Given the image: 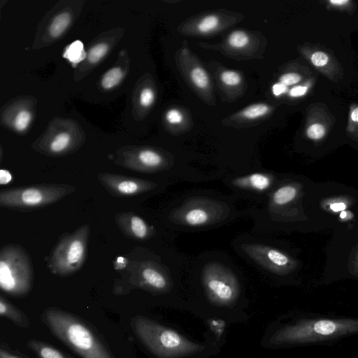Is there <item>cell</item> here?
<instances>
[{"label": "cell", "instance_id": "6da1fadb", "mask_svg": "<svg viewBox=\"0 0 358 358\" xmlns=\"http://www.w3.org/2000/svg\"><path fill=\"white\" fill-rule=\"evenodd\" d=\"M358 335V317L304 313L279 327L270 342L276 345L327 344Z\"/></svg>", "mask_w": 358, "mask_h": 358}, {"label": "cell", "instance_id": "7a4b0ae2", "mask_svg": "<svg viewBox=\"0 0 358 358\" xmlns=\"http://www.w3.org/2000/svg\"><path fill=\"white\" fill-rule=\"evenodd\" d=\"M41 320L55 338L81 358H115L97 331L82 318L49 307L43 310Z\"/></svg>", "mask_w": 358, "mask_h": 358}, {"label": "cell", "instance_id": "3957f363", "mask_svg": "<svg viewBox=\"0 0 358 358\" xmlns=\"http://www.w3.org/2000/svg\"><path fill=\"white\" fill-rule=\"evenodd\" d=\"M130 326L141 343L158 358H180L203 349V345L142 315L133 317Z\"/></svg>", "mask_w": 358, "mask_h": 358}, {"label": "cell", "instance_id": "277c9868", "mask_svg": "<svg viewBox=\"0 0 358 358\" xmlns=\"http://www.w3.org/2000/svg\"><path fill=\"white\" fill-rule=\"evenodd\" d=\"M336 187V193H323L320 187H310L309 206L310 216L315 221L330 222L337 231L358 226L357 193L343 192Z\"/></svg>", "mask_w": 358, "mask_h": 358}, {"label": "cell", "instance_id": "5b68a950", "mask_svg": "<svg viewBox=\"0 0 358 358\" xmlns=\"http://www.w3.org/2000/svg\"><path fill=\"white\" fill-rule=\"evenodd\" d=\"M34 272L30 255L17 243L3 245L0 250V287L13 297H24L33 288Z\"/></svg>", "mask_w": 358, "mask_h": 358}, {"label": "cell", "instance_id": "8992f818", "mask_svg": "<svg viewBox=\"0 0 358 358\" xmlns=\"http://www.w3.org/2000/svg\"><path fill=\"white\" fill-rule=\"evenodd\" d=\"M90 234V226L85 224L60 236L45 259L49 271L63 278L78 272L86 260Z\"/></svg>", "mask_w": 358, "mask_h": 358}, {"label": "cell", "instance_id": "52a82bcc", "mask_svg": "<svg viewBox=\"0 0 358 358\" xmlns=\"http://www.w3.org/2000/svg\"><path fill=\"white\" fill-rule=\"evenodd\" d=\"M76 192L73 186L63 183H41L0 190L2 208L27 212L52 205Z\"/></svg>", "mask_w": 358, "mask_h": 358}, {"label": "cell", "instance_id": "ba28073f", "mask_svg": "<svg viewBox=\"0 0 358 358\" xmlns=\"http://www.w3.org/2000/svg\"><path fill=\"white\" fill-rule=\"evenodd\" d=\"M203 280L208 296L215 303L227 305L237 298L238 282L233 273L224 266L210 264L205 268Z\"/></svg>", "mask_w": 358, "mask_h": 358}, {"label": "cell", "instance_id": "9c48e42d", "mask_svg": "<svg viewBox=\"0 0 358 358\" xmlns=\"http://www.w3.org/2000/svg\"><path fill=\"white\" fill-rule=\"evenodd\" d=\"M98 180L107 192L115 197H129L153 189L156 184L152 181L122 174L103 172Z\"/></svg>", "mask_w": 358, "mask_h": 358}, {"label": "cell", "instance_id": "30bf717a", "mask_svg": "<svg viewBox=\"0 0 358 358\" xmlns=\"http://www.w3.org/2000/svg\"><path fill=\"white\" fill-rule=\"evenodd\" d=\"M243 248L250 258L271 271L287 274L296 268V262L280 250L258 244L245 245Z\"/></svg>", "mask_w": 358, "mask_h": 358}, {"label": "cell", "instance_id": "8fae6325", "mask_svg": "<svg viewBox=\"0 0 358 358\" xmlns=\"http://www.w3.org/2000/svg\"><path fill=\"white\" fill-rule=\"evenodd\" d=\"M128 267L131 273L130 281L136 286L157 292L167 288L168 279L155 262H131Z\"/></svg>", "mask_w": 358, "mask_h": 358}, {"label": "cell", "instance_id": "7c38bea8", "mask_svg": "<svg viewBox=\"0 0 358 358\" xmlns=\"http://www.w3.org/2000/svg\"><path fill=\"white\" fill-rule=\"evenodd\" d=\"M115 222L120 231L136 241H145L155 234L154 229L141 216L132 212H122L115 215Z\"/></svg>", "mask_w": 358, "mask_h": 358}, {"label": "cell", "instance_id": "4fadbf2b", "mask_svg": "<svg viewBox=\"0 0 358 358\" xmlns=\"http://www.w3.org/2000/svg\"><path fill=\"white\" fill-rule=\"evenodd\" d=\"M336 232L349 243L348 249H345L347 255L342 257V259H346L345 263H343L346 265V268L335 275L330 282L346 278L358 280V226Z\"/></svg>", "mask_w": 358, "mask_h": 358}, {"label": "cell", "instance_id": "5bb4252c", "mask_svg": "<svg viewBox=\"0 0 358 358\" xmlns=\"http://www.w3.org/2000/svg\"><path fill=\"white\" fill-rule=\"evenodd\" d=\"M164 160L157 152L150 149L138 151L135 155L124 157L117 163L127 168L138 172L148 173L159 170Z\"/></svg>", "mask_w": 358, "mask_h": 358}, {"label": "cell", "instance_id": "9a60e30c", "mask_svg": "<svg viewBox=\"0 0 358 358\" xmlns=\"http://www.w3.org/2000/svg\"><path fill=\"white\" fill-rule=\"evenodd\" d=\"M303 185L296 182L284 184L275 190L271 196L272 203L278 207L287 206L301 199Z\"/></svg>", "mask_w": 358, "mask_h": 358}, {"label": "cell", "instance_id": "2e32d148", "mask_svg": "<svg viewBox=\"0 0 358 358\" xmlns=\"http://www.w3.org/2000/svg\"><path fill=\"white\" fill-rule=\"evenodd\" d=\"M211 213L202 206H190L185 208L181 217L184 224L191 227H201L208 224L212 220Z\"/></svg>", "mask_w": 358, "mask_h": 358}, {"label": "cell", "instance_id": "e0dca14e", "mask_svg": "<svg viewBox=\"0 0 358 358\" xmlns=\"http://www.w3.org/2000/svg\"><path fill=\"white\" fill-rule=\"evenodd\" d=\"M0 315L21 328H28L30 326L27 315L2 295L0 296Z\"/></svg>", "mask_w": 358, "mask_h": 358}, {"label": "cell", "instance_id": "ac0fdd59", "mask_svg": "<svg viewBox=\"0 0 358 358\" xmlns=\"http://www.w3.org/2000/svg\"><path fill=\"white\" fill-rule=\"evenodd\" d=\"M272 178L264 173H255L236 179L234 183L238 187L249 188L257 192H264L272 185Z\"/></svg>", "mask_w": 358, "mask_h": 358}, {"label": "cell", "instance_id": "d6986e66", "mask_svg": "<svg viewBox=\"0 0 358 358\" xmlns=\"http://www.w3.org/2000/svg\"><path fill=\"white\" fill-rule=\"evenodd\" d=\"M27 345L35 353L37 358H73L68 353L42 341L30 339Z\"/></svg>", "mask_w": 358, "mask_h": 358}, {"label": "cell", "instance_id": "ffe728a7", "mask_svg": "<svg viewBox=\"0 0 358 358\" xmlns=\"http://www.w3.org/2000/svg\"><path fill=\"white\" fill-rule=\"evenodd\" d=\"M71 138L66 132L57 135L49 145V152L55 155H61L68 150Z\"/></svg>", "mask_w": 358, "mask_h": 358}, {"label": "cell", "instance_id": "44dd1931", "mask_svg": "<svg viewBox=\"0 0 358 358\" xmlns=\"http://www.w3.org/2000/svg\"><path fill=\"white\" fill-rule=\"evenodd\" d=\"M85 57L83 44L80 41L72 43L64 53V57L69 59L74 65L82 61Z\"/></svg>", "mask_w": 358, "mask_h": 358}, {"label": "cell", "instance_id": "7402d4cb", "mask_svg": "<svg viewBox=\"0 0 358 358\" xmlns=\"http://www.w3.org/2000/svg\"><path fill=\"white\" fill-rule=\"evenodd\" d=\"M71 22L70 15L64 13L58 15L53 20L50 27V33L52 37H59L67 28Z\"/></svg>", "mask_w": 358, "mask_h": 358}, {"label": "cell", "instance_id": "603a6c76", "mask_svg": "<svg viewBox=\"0 0 358 358\" xmlns=\"http://www.w3.org/2000/svg\"><path fill=\"white\" fill-rule=\"evenodd\" d=\"M269 107L265 103H255L245 108L241 115L246 119L255 120L266 115Z\"/></svg>", "mask_w": 358, "mask_h": 358}, {"label": "cell", "instance_id": "cb8c5ba5", "mask_svg": "<svg viewBox=\"0 0 358 358\" xmlns=\"http://www.w3.org/2000/svg\"><path fill=\"white\" fill-rule=\"evenodd\" d=\"M122 72L119 68H113L108 71L103 76L101 85L105 89H110L116 86L122 80Z\"/></svg>", "mask_w": 358, "mask_h": 358}, {"label": "cell", "instance_id": "d4e9b609", "mask_svg": "<svg viewBox=\"0 0 358 358\" xmlns=\"http://www.w3.org/2000/svg\"><path fill=\"white\" fill-rule=\"evenodd\" d=\"M191 79L195 86L203 89L208 86L209 78L203 69L196 66L191 71Z\"/></svg>", "mask_w": 358, "mask_h": 358}, {"label": "cell", "instance_id": "484cf974", "mask_svg": "<svg viewBox=\"0 0 358 358\" xmlns=\"http://www.w3.org/2000/svg\"><path fill=\"white\" fill-rule=\"evenodd\" d=\"M249 42L248 34L241 30L231 32L228 38L229 44L234 48H242Z\"/></svg>", "mask_w": 358, "mask_h": 358}, {"label": "cell", "instance_id": "4316f807", "mask_svg": "<svg viewBox=\"0 0 358 358\" xmlns=\"http://www.w3.org/2000/svg\"><path fill=\"white\" fill-rule=\"evenodd\" d=\"M219 24L217 17L208 15L203 17L198 24V30L201 33H208L214 30Z\"/></svg>", "mask_w": 358, "mask_h": 358}, {"label": "cell", "instance_id": "83f0119b", "mask_svg": "<svg viewBox=\"0 0 358 358\" xmlns=\"http://www.w3.org/2000/svg\"><path fill=\"white\" fill-rule=\"evenodd\" d=\"M108 46L104 43L94 46L89 52L88 59L91 63H96L107 52Z\"/></svg>", "mask_w": 358, "mask_h": 358}, {"label": "cell", "instance_id": "f1b7e54d", "mask_svg": "<svg viewBox=\"0 0 358 358\" xmlns=\"http://www.w3.org/2000/svg\"><path fill=\"white\" fill-rule=\"evenodd\" d=\"M31 115L27 110H21L16 116L15 120V127L17 131L24 130L29 124Z\"/></svg>", "mask_w": 358, "mask_h": 358}, {"label": "cell", "instance_id": "f546056e", "mask_svg": "<svg viewBox=\"0 0 358 358\" xmlns=\"http://www.w3.org/2000/svg\"><path fill=\"white\" fill-rule=\"evenodd\" d=\"M324 127L319 123L310 125L306 130L307 136L313 140H319L325 134Z\"/></svg>", "mask_w": 358, "mask_h": 358}, {"label": "cell", "instance_id": "4dcf8cb0", "mask_svg": "<svg viewBox=\"0 0 358 358\" xmlns=\"http://www.w3.org/2000/svg\"><path fill=\"white\" fill-rule=\"evenodd\" d=\"M220 78L222 83L229 86L237 85L241 81V76L233 71H225L222 72Z\"/></svg>", "mask_w": 358, "mask_h": 358}, {"label": "cell", "instance_id": "1f68e13d", "mask_svg": "<svg viewBox=\"0 0 358 358\" xmlns=\"http://www.w3.org/2000/svg\"><path fill=\"white\" fill-rule=\"evenodd\" d=\"M312 64L317 67H321L326 65L328 62V56L322 51H317L311 56Z\"/></svg>", "mask_w": 358, "mask_h": 358}, {"label": "cell", "instance_id": "d6a6232c", "mask_svg": "<svg viewBox=\"0 0 358 358\" xmlns=\"http://www.w3.org/2000/svg\"><path fill=\"white\" fill-rule=\"evenodd\" d=\"M301 76L295 73H287L280 77V83L286 86L296 84L301 80Z\"/></svg>", "mask_w": 358, "mask_h": 358}, {"label": "cell", "instance_id": "836d02e7", "mask_svg": "<svg viewBox=\"0 0 358 358\" xmlns=\"http://www.w3.org/2000/svg\"><path fill=\"white\" fill-rule=\"evenodd\" d=\"M166 119L170 124H180L183 120V115L178 110L173 108L166 113Z\"/></svg>", "mask_w": 358, "mask_h": 358}, {"label": "cell", "instance_id": "e575fe53", "mask_svg": "<svg viewBox=\"0 0 358 358\" xmlns=\"http://www.w3.org/2000/svg\"><path fill=\"white\" fill-rule=\"evenodd\" d=\"M155 94L150 88L144 89L140 96V102L143 106H149L153 103Z\"/></svg>", "mask_w": 358, "mask_h": 358}, {"label": "cell", "instance_id": "d590c367", "mask_svg": "<svg viewBox=\"0 0 358 358\" xmlns=\"http://www.w3.org/2000/svg\"><path fill=\"white\" fill-rule=\"evenodd\" d=\"M0 358H29L20 352L9 350L2 344L0 348Z\"/></svg>", "mask_w": 358, "mask_h": 358}, {"label": "cell", "instance_id": "8d00e7d4", "mask_svg": "<svg viewBox=\"0 0 358 358\" xmlns=\"http://www.w3.org/2000/svg\"><path fill=\"white\" fill-rule=\"evenodd\" d=\"M308 88L306 86H296L289 90V96L299 97L303 96L307 92Z\"/></svg>", "mask_w": 358, "mask_h": 358}, {"label": "cell", "instance_id": "74e56055", "mask_svg": "<svg viewBox=\"0 0 358 358\" xmlns=\"http://www.w3.org/2000/svg\"><path fill=\"white\" fill-rule=\"evenodd\" d=\"M287 91V86L281 83H275L272 87V92L275 96H278Z\"/></svg>", "mask_w": 358, "mask_h": 358}, {"label": "cell", "instance_id": "f35d334b", "mask_svg": "<svg viewBox=\"0 0 358 358\" xmlns=\"http://www.w3.org/2000/svg\"><path fill=\"white\" fill-rule=\"evenodd\" d=\"M129 264V260L124 257H118L114 262V268L116 270H121L125 268Z\"/></svg>", "mask_w": 358, "mask_h": 358}, {"label": "cell", "instance_id": "ab89813d", "mask_svg": "<svg viewBox=\"0 0 358 358\" xmlns=\"http://www.w3.org/2000/svg\"><path fill=\"white\" fill-rule=\"evenodd\" d=\"M13 179L11 173L5 169L0 171V183L1 185H6L9 183Z\"/></svg>", "mask_w": 358, "mask_h": 358}, {"label": "cell", "instance_id": "60d3db41", "mask_svg": "<svg viewBox=\"0 0 358 358\" xmlns=\"http://www.w3.org/2000/svg\"><path fill=\"white\" fill-rule=\"evenodd\" d=\"M350 117L352 121L358 122V107L352 111Z\"/></svg>", "mask_w": 358, "mask_h": 358}, {"label": "cell", "instance_id": "b9f144b4", "mask_svg": "<svg viewBox=\"0 0 358 358\" xmlns=\"http://www.w3.org/2000/svg\"><path fill=\"white\" fill-rule=\"evenodd\" d=\"M349 2L348 0H331L329 1V3L336 5V6H343L345 3H348Z\"/></svg>", "mask_w": 358, "mask_h": 358}]
</instances>
